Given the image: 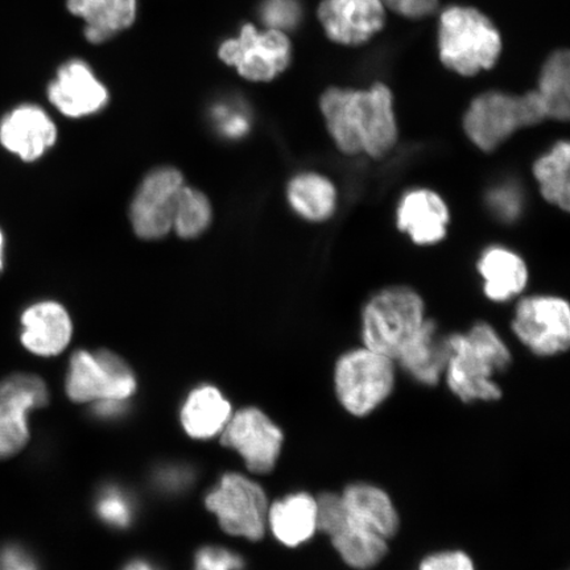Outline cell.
<instances>
[{
	"label": "cell",
	"mask_w": 570,
	"mask_h": 570,
	"mask_svg": "<svg viewBox=\"0 0 570 570\" xmlns=\"http://www.w3.org/2000/svg\"><path fill=\"white\" fill-rule=\"evenodd\" d=\"M320 109L341 154L383 159L396 146L394 96L384 83L368 89L330 88L321 96Z\"/></svg>",
	"instance_id": "6da1fadb"
},
{
	"label": "cell",
	"mask_w": 570,
	"mask_h": 570,
	"mask_svg": "<svg viewBox=\"0 0 570 570\" xmlns=\"http://www.w3.org/2000/svg\"><path fill=\"white\" fill-rule=\"evenodd\" d=\"M443 381L462 403H491L503 396L495 377L511 365L512 354L494 326L476 323L465 333L445 336Z\"/></svg>",
	"instance_id": "7a4b0ae2"
},
{
	"label": "cell",
	"mask_w": 570,
	"mask_h": 570,
	"mask_svg": "<svg viewBox=\"0 0 570 570\" xmlns=\"http://www.w3.org/2000/svg\"><path fill=\"white\" fill-rule=\"evenodd\" d=\"M439 52L448 69L473 77L495 66L502 52L501 33L473 7H449L440 17Z\"/></svg>",
	"instance_id": "3957f363"
},
{
	"label": "cell",
	"mask_w": 570,
	"mask_h": 570,
	"mask_svg": "<svg viewBox=\"0 0 570 570\" xmlns=\"http://www.w3.org/2000/svg\"><path fill=\"white\" fill-rule=\"evenodd\" d=\"M423 297L405 285H392L370 297L363 306V346L396 360L426 321Z\"/></svg>",
	"instance_id": "277c9868"
},
{
	"label": "cell",
	"mask_w": 570,
	"mask_h": 570,
	"mask_svg": "<svg viewBox=\"0 0 570 570\" xmlns=\"http://www.w3.org/2000/svg\"><path fill=\"white\" fill-rule=\"evenodd\" d=\"M548 119L537 90L522 96L487 91L475 97L463 117V131L482 153H494L514 135Z\"/></svg>",
	"instance_id": "5b68a950"
},
{
	"label": "cell",
	"mask_w": 570,
	"mask_h": 570,
	"mask_svg": "<svg viewBox=\"0 0 570 570\" xmlns=\"http://www.w3.org/2000/svg\"><path fill=\"white\" fill-rule=\"evenodd\" d=\"M396 362L366 346L338 356L333 387L342 409L354 417H366L386 403L396 386Z\"/></svg>",
	"instance_id": "8992f818"
},
{
	"label": "cell",
	"mask_w": 570,
	"mask_h": 570,
	"mask_svg": "<svg viewBox=\"0 0 570 570\" xmlns=\"http://www.w3.org/2000/svg\"><path fill=\"white\" fill-rule=\"evenodd\" d=\"M75 403L130 402L137 392V377L128 363L110 351H77L71 355L66 383Z\"/></svg>",
	"instance_id": "52a82bcc"
},
{
	"label": "cell",
	"mask_w": 570,
	"mask_h": 570,
	"mask_svg": "<svg viewBox=\"0 0 570 570\" xmlns=\"http://www.w3.org/2000/svg\"><path fill=\"white\" fill-rule=\"evenodd\" d=\"M220 529L233 537L258 541L267 529L268 499L259 483L238 473H227L205 498Z\"/></svg>",
	"instance_id": "ba28073f"
},
{
	"label": "cell",
	"mask_w": 570,
	"mask_h": 570,
	"mask_svg": "<svg viewBox=\"0 0 570 570\" xmlns=\"http://www.w3.org/2000/svg\"><path fill=\"white\" fill-rule=\"evenodd\" d=\"M512 333L541 358L566 353L570 346V309L566 298L531 295L520 298L511 321Z\"/></svg>",
	"instance_id": "9c48e42d"
},
{
	"label": "cell",
	"mask_w": 570,
	"mask_h": 570,
	"mask_svg": "<svg viewBox=\"0 0 570 570\" xmlns=\"http://www.w3.org/2000/svg\"><path fill=\"white\" fill-rule=\"evenodd\" d=\"M219 57L248 81L268 82L281 76L291 62V42L284 32H259L245 26L237 39L227 40Z\"/></svg>",
	"instance_id": "30bf717a"
},
{
	"label": "cell",
	"mask_w": 570,
	"mask_h": 570,
	"mask_svg": "<svg viewBox=\"0 0 570 570\" xmlns=\"http://www.w3.org/2000/svg\"><path fill=\"white\" fill-rule=\"evenodd\" d=\"M49 391L33 374H13L0 381V460L17 455L30 441L28 416L46 407Z\"/></svg>",
	"instance_id": "8fae6325"
},
{
	"label": "cell",
	"mask_w": 570,
	"mask_h": 570,
	"mask_svg": "<svg viewBox=\"0 0 570 570\" xmlns=\"http://www.w3.org/2000/svg\"><path fill=\"white\" fill-rule=\"evenodd\" d=\"M184 177L174 167H159L139 185L130 205L132 230L139 238L156 240L173 232V218Z\"/></svg>",
	"instance_id": "7c38bea8"
},
{
	"label": "cell",
	"mask_w": 570,
	"mask_h": 570,
	"mask_svg": "<svg viewBox=\"0 0 570 570\" xmlns=\"http://www.w3.org/2000/svg\"><path fill=\"white\" fill-rule=\"evenodd\" d=\"M220 441L245 460L249 472L268 474L281 458L284 434L265 412L247 407L234 413Z\"/></svg>",
	"instance_id": "4fadbf2b"
},
{
	"label": "cell",
	"mask_w": 570,
	"mask_h": 570,
	"mask_svg": "<svg viewBox=\"0 0 570 570\" xmlns=\"http://www.w3.org/2000/svg\"><path fill=\"white\" fill-rule=\"evenodd\" d=\"M318 19L332 41L342 46H361L383 30L386 7L382 0H324Z\"/></svg>",
	"instance_id": "5bb4252c"
},
{
	"label": "cell",
	"mask_w": 570,
	"mask_h": 570,
	"mask_svg": "<svg viewBox=\"0 0 570 570\" xmlns=\"http://www.w3.org/2000/svg\"><path fill=\"white\" fill-rule=\"evenodd\" d=\"M451 224V210L443 196L428 188L404 191L396 208L397 229L413 244L433 246L443 242Z\"/></svg>",
	"instance_id": "9a60e30c"
},
{
	"label": "cell",
	"mask_w": 570,
	"mask_h": 570,
	"mask_svg": "<svg viewBox=\"0 0 570 570\" xmlns=\"http://www.w3.org/2000/svg\"><path fill=\"white\" fill-rule=\"evenodd\" d=\"M49 101L68 118H83L101 111L109 92L87 63L69 61L48 88Z\"/></svg>",
	"instance_id": "2e32d148"
},
{
	"label": "cell",
	"mask_w": 570,
	"mask_h": 570,
	"mask_svg": "<svg viewBox=\"0 0 570 570\" xmlns=\"http://www.w3.org/2000/svg\"><path fill=\"white\" fill-rule=\"evenodd\" d=\"M56 125L39 106H19L0 122L2 146L27 163L42 158L56 145Z\"/></svg>",
	"instance_id": "e0dca14e"
},
{
	"label": "cell",
	"mask_w": 570,
	"mask_h": 570,
	"mask_svg": "<svg viewBox=\"0 0 570 570\" xmlns=\"http://www.w3.org/2000/svg\"><path fill=\"white\" fill-rule=\"evenodd\" d=\"M21 344L28 352L46 358L66 351L73 336V323L66 306L56 302L30 306L21 316Z\"/></svg>",
	"instance_id": "ac0fdd59"
},
{
	"label": "cell",
	"mask_w": 570,
	"mask_h": 570,
	"mask_svg": "<svg viewBox=\"0 0 570 570\" xmlns=\"http://www.w3.org/2000/svg\"><path fill=\"white\" fill-rule=\"evenodd\" d=\"M483 294L493 303H509L523 294L530 281V271L522 255L510 247L491 245L476 262Z\"/></svg>",
	"instance_id": "d6986e66"
},
{
	"label": "cell",
	"mask_w": 570,
	"mask_h": 570,
	"mask_svg": "<svg viewBox=\"0 0 570 570\" xmlns=\"http://www.w3.org/2000/svg\"><path fill=\"white\" fill-rule=\"evenodd\" d=\"M341 497L351 522L380 533L387 540L394 539L401 530V515L396 505L381 487L356 481L348 483Z\"/></svg>",
	"instance_id": "ffe728a7"
},
{
	"label": "cell",
	"mask_w": 570,
	"mask_h": 570,
	"mask_svg": "<svg viewBox=\"0 0 570 570\" xmlns=\"http://www.w3.org/2000/svg\"><path fill=\"white\" fill-rule=\"evenodd\" d=\"M267 527L284 547L308 543L318 532L316 497L306 491L285 495L269 505Z\"/></svg>",
	"instance_id": "44dd1931"
},
{
	"label": "cell",
	"mask_w": 570,
	"mask_h": 570,
	"mask_svg": "<svg viewBox=\"0 0 570 570\" xmlns=\"http://www.w3.org/2000/svg\"><path fill=\"white\" fill-rule=\"evenodd\" d=\"M448 358L445 336L439 326L428 318L424 326L403 348L395 360L413 381L426 387L438 386L443 381Z\"/></svg>",
	"instance_id": "7402d4cb"
},
{
	"label": "cell",
	"mask_w": 570,
	"mask_h": 570,
	"mask_svg": "<svg viewBox=\"0 0 570 570\" xmlns=\"http://www.w3.org/2000/svg\"><path fill=\"white\" fill-rule=\"evenodd\" d=\"M232 416L230 402L212 384L191 390L180 413L185 432L196 440H209L223 433Z\"/></svg>",
	"instance_id": "603a6c76"
},
{
	"label": "cell",
	"mask_w": 570,
	"mask_h": 570,
	"mask_svg": "<svg viewBox=\"0 0 570 570\" xmlns=\"http://www.w3.org/2000/svg\"><path fill=\"white\" fill-rule=\"evenodd\" d=\"M288 204L308 223H326L338 208V190L330 177L313 173L297 174L287 185Z\"/></svg>",
	"instance_id": "cb8c5ba5"
},
{
	"label": "cell",
	"mask_w": 570,
	"mask_h": 570,
	"mask_svg": "<svg viewBox=\"0 0 570 570\" xmlns=\"http://www.w3.org/2000/svg\"><path fill=\"white\" fill-rule=\"evenodd\" d=\"M68 9L87 21L85 35L98 45L134 23L137 0H68Z\"/></svg>",
	"instance_id": "d4e9b609"
},
{
	"label": "cell",
	"mask_w": 570,
	"mask_h": 570,
	"mask_svg": "<svg viewBox=\"0 0 570 570\" xmlns=\"http://www.w3.org/2000/svg\"><path fill=\"white\" fill-rule=\"evenodd\" d=\"M330 539L340 559L354 570H370L380 566L390 550V540L348 519L347 523Z\"/></svg>",
	"instance_id": "484cf974"
},
{
	"label": "cell",
	"mask_w": 570,
	"mask_h": 570,
	"mask_svg": "<svg viewBox=\"0 0 570 570\" xmlns=\"http://www.w3.org/2000/svg\"><path fill=\"white\" fill-rule=\"evenodd\" d=\"M570 146L567 140L554 142L550 151L533 163L532 174L541 196L562 212L570 206Z\"/></svg>",
	"instance_id": "4316f807"
},
{
	"label": "cell",
	"mask_w": 570,
	"mask_h": 570,
	"mask_svg": "<svg viewBox=\"0 0 570 570\" xmlns=\"http://www.w3.org/2000/svg\"><path fill=\"white\" fill-rule=\"evenodd\" d=\"M537 91L548 119L567 122L570 116V57L567 49L554 52L546 61Z\"/></svg>",
	"instance_id": "83f0119b"
},
{
	"label": "cell",
	"mask_w": 570,
	"mask_h": 570,
	"mask_svg": "<svg viewBox=\"0 0 570 570\" xmlns=\"http://www.w3.org/2000/svg\"><path fill=\"white\" fill-rule=\"evenodd\" d=\"M213 209L202 190L184 185L173 218V232L183 239H194L209 229Z\"/></svg>",
	"instance_id": "f1b7e54d"
},
{
	"label": "cell",
	"mask_w": 570,
	"mask_h": 570,
	"mask_svg": "<svg viewBox=\"0 0 570 570\" xmlns=\"http://www.w3.org/2000/svg\"><path fill=\"white\" fill-rule=\"evenodd\" d=\"M96 512L107 525L125 530L131 525L137 515V503L124 488L117 487V484H107L98 493Z\"/></svg>",
	"instance_id": "f546056e"
},
{
	"label": "cell",
	"mask_w": 570,
	"mask_h": 570,
	"mask_svg": "<svg viewBox=\"0 0 570 570\" xmlns=\"http://www.w3.org/2000/svg\"><path fill=\"white\" fill-rule=\"evenodd\" d=\"M488 210L499 223L515 224L525 210L523 188L515 180L498 181L487 191Z\"/></svg>",
	"instance_id": "4dcf8cb0"
},
{
	"label": "cell",
	"mask_w": 570,
	"mask_h": 570,
	"mask_svg": "<svg viewBox=\"0 0 570 570\" xmlns=\"http://www.w3.org/2000/svg\"><path fill=\"white\" fill-rule=\"evenodd\" d=\"M318 532L331 538L347 523V512L341 493L325 491L316 497Z\"/></svg>",
	"instance_id": "1f68e13d"
},
{
	"label": "cell",
	"mask_w": 570,
	"mask_h": 570,
	"mask_svg": "<svg viewBox=\"0 0 570 570\" xmlns=\"http://www.w3.org/2000/svg\"><path fill=\"white\" fill-rule=\"evenodd\" d=\"M301 17L297 0H266L262 7V18L271 30H291L301 21Z\"/></svg>",
	"instance_id": "d6a6232c"
},
{
	"label": "cell",
	"mask_w": 570,
	"mask_h": 570,
	"mask_svg": "<svg viewBox=\"0 0 570 570\" xmlns=\"http://www.w3.org/2000/svg\"><path fill=\"white\" fill-rule=\"evenodd\" d=\"M194 479V470L183 463H167L156 469L154 473L155 487L166 494L183 493L190 488Z\"/></svg>",
	"instance_id": "836d02e7"
},
{
	"label": "cell",
	"mask_w": 570,
	"mask_h": 570,
	"mask_svg": "<svg viewBox=\"0 0 570 570\" xmlns=\"http://www.w3.org/2000/svg\"><path fill=\"white\" fill-rule=\"evenodd\" d=\"M213 118L226 138H242L249 130V118L240 106L219 105L214 109Z\"/></svg>",
	"instance_id": "e575fe53"
},
{
	"label": "cell",
	"mask_w": 570,
	"mask_h": 570,
	"mask_svg": "<svg viewBox=\"0 0 570 570\" xmlns=\"http://www.w3.org/2000/svg\"><path fill=\"white\" fill-rule=\"evenodd\" d=\"M239 554L220 547H204L196 554L195 570H244Z\"/></svg>",
	"instance_id": "d590c367"
},
{
	"label": "cell",
	"mask_w": 570,
	"mask_h": 570,
	"mask_svg": "<svg viewBox=\"0 0 570 570\" xmlns=\"http://www.w3.org/2000/svg\"><path fill=\"white\" fill-rule=\"evenodd\" d=\"M417 570H476V567L465 551L446 550L425 556Z\"/></svg>",
	"instance_id": "8d00e7d4"
},
{
	"label": "cell",
	"mask_w": 570,
	"mask_h": 570,
	"mask_svg": "<svg viewBox=\"0 0 570 570\" xmlns=\"http://www.w3.org/2000/svg\"><path fill=\"white\" fill-rule=\"evenodd\" d=\"M0 570H39L32 554L19 546L0 548Z\"/></svg>",
	"instance_id": "74e56055"
},
{
	"label": "cell",
	"mask_w": 570,
	"mask_h": 570,
	"mask_svg": "<svg viewBox=\"0 0 570 570\" xmlns=\"http://www.w3.org/2000/svg\"><path fill=\"white\" fill-rule=\"evenodd\" d=\"M128 404L130 402L120 401H102L91 404V412L99 420L104 422H114L124 417L128 412Z\"/></svg>",
	"instance_id": "f35d334b"
},
{
	"label": "cell",
	"mask_w": 570,
	"mask_h": 570,
	"mask_svg": "<svg viewBox=\"0 0 570 570\" xmlns=\"http://www.w3.org/2000/svg\"><path fill=\"white\" fill-rule=\"evenodd\" d=\"M122 570H161L158 567H155L153 562H149L147 560H132L130 562H127L125 568Z\"/></svg>",
	"instance_id": "ab89813d"
},
{
	"label": "cell",
	"mask_w": 570,
	"mask_h": 570,
	"mask_svg": "<svg viewBox=\"0 0 570 570\" xmlns=\"http://www.w3.org/2000/svg\"><path fill=\"white\" fill-rule=\"evenodd\" d=\"M3 248H4V238L3 233L0 232V273L3 271Z\"/></svg>",
	"instance_id": "60d3db41"
}]
</instances>
